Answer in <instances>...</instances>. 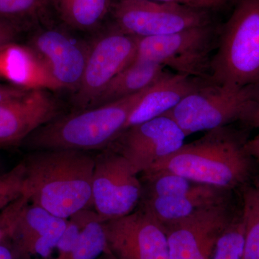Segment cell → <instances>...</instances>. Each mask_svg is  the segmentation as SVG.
I'll return each instance as SVG.
<instances>
[{"label":"cell","instance_id":"obj_10","mask_svg":"<svg viewBox=\"0 0 259 259\" xmlns=\"http://www.w3.org/2000/svg\"><path fill=\"white\" fill-rule=\"evenodd\" d=\"M186 137L173 119L162 115L125 129L109 147L124 156L140 175L180 149Z\"/></svg>","mask_w":259,"mask_h":259},{"label":"cell","instance_id":"obj_26","mask_svg":"<svg viewBox=\"0 0 259 259\" xmlns=\"http://www.w3.org/2000/svg\"><path fill=\"white\" fill-rule=\"evenodd\" d=\"M89 209L76 213L68 219L67 225L56 246V255L54 259L70 258L86 221Z\"/></svg>","mask_w":259,"mask_h":259},{"label":"cell","instance_id":"obj_23","mask_svg":"<svg viewBox=\"0 0 259 259\" xmlns=\"http://www.w3.org/2000/svg\"><path fill=\"white\" fill-rule=\"evenodd\" d=\"M244 228L241 213L236 214L217 242L211 259H243Z\"/></svg>","mask_w":259,"mask_h":259},{"label":"cell","instance_id":"obj_24","mask_svg":"<svg viewBox=\"0 0 259 259\" xmlns=\"http://www.w3.org/2000/svg\"><path fill=\"white\" fill-rule=\"evenodd\" d=\"M51 5V0H0V18L15 23L20 19L41 16Z\"/></svg>","mask_w":259,"mask_h":259},{"label":"cell","instance_id":"obj_3","mask_svg":"<svg viewBox=\"0 0 259 259\" xmlns=\"http://www.w3.org/2000/svg\"><path fill=\"white\" fill-rule=\"evenodd\" d=\"M148 89L102 106L59 115L33 131L22 144L30 151L105 149L123 132L130 115Z\"/></svg>","mask_w":259,"mask_h":259},{"label":"cell","instance_id":"obj_1","mask_svg":"<svg viewBox=\"0 0 259 259\" xmlns=\"http://www.w3.org/2000/svg\"><path fill=\"white\" fill-rule=\"evenodd\" d=\"M23 161V194L30 202L64 219L93 208L92 184L95 156L91 153L40 150L30 151Z\"/></svg>","mask_w":259,"mask_h":259},{"label":"cell","instance_id":"obj_15","mask_svg":"<svg viewBox=\"0 0 259 259\" xmlns=\"http://www.w3.org/2000/svg\"><path fill=\"white\" fill-rule=\"evenodd\" d=\"M68 219L56 217L29 202L22 211L11 238L27 259H54Z\"/></svg>","mask_w":259,"mask_h":259},{"label":"cell","instance_id":"obj_8","mask_svg":"<svg viewBox=\"0 0 259 259\" xmlns=\"http://www.w3.org/2000/svg\"><path fill=\"white\" fill-rule=\"evenodd\" d=\"M110 12L116 28L139 38L212 24L209 11L153 0H117Z\"/></svg>","mask_w":259,"mask_h":259},{"label":"cell","instance_id":"obj_2","mask_svg":"<svg viewBox=\"0 0 259 259\" xmlns=\"http://www.w3.org/2000/svg\"><path fill=\"white\" fill-rule=\"evenodd\" d=\"M246 141L228 125L217 127L184 144L148 171L174 172L198 183L231 191L249 179L252 158L245 151Z\"/></svg>","mask_w":259,"mask_h":259},{"label":"cell","instance_id":"obj_9","mask_svg":"<svg viewBox=\"0 0 259 259\" xmlns=\"http://www.w3.org/2000/svg\"><path fill=\"white\" fill-rule=\"evenodd\" d=\"M138 37L115 25L90 45L86 66L73 105L77 110L88 108L107 83L134 61Z\"/></svg>","mask_w":259,"mask_h":259},{"label":"cell","instance_id":"obj_17","mask_svg":"<svg viewBox=\"0 0 259 259\" xmlns=\"http://www.w3.org/2000/svg\"><path fill=\"white\" fill-rule=\"evenodd\" d=\"M161 65L144 60L134 61L116 75L88 108H94L132 96L152 86L168 74Z\"/></svg>","mask_w":259,"mask_h":259},{"label":"cell","instance_id":"obj_14","mask_svg":"<svg viewBox=\"0 0 259 259\" xmlns=\"http://www.w3.org/2000/svg\"><path fill=\"white\" fill-rule=\"evenodd\" d=\"M50 94L40 89L0 103V144L23 142L35 130L59 115Z\"/></svg>","mask_w":259,"mask_h":259},{"label":"cell","instance_id":"obj_30","mask_svg":"<svg viewBox=\"0 0 259 259\" xmlns=\"http://www.w3.org/2000/svg\"><path fill=\"white\" fill-rule=\"evenodd\" d=\"M18 31L16 23L0 18V50L9 46L14 40Z\"/></svg>","mask_w":259,"mask_h":259},{"label":"cell","instance_id":"obj_22","mask_svg":"<svg viewBox=\"0 0 259 259\" xmlns=\"http://www.w3.org/2000/svg\"><path fill=\"white\" fill-rule=\"evenodd\" d=\"M241 213L244 228L243 259H259V185L243 189Z\"/></svg>","mask_w":259,"mask_h":259},{"label":"cell","instance_id":"obj_33","mask_svg":"<svg viewBox=\"0 0 259 259\" xmlns=\"http://www.w3.org/2000/svg\"><path fill=\"white\" fill-rule=\"evenodd\" d=\"M245 148L250 157L254 158L259 163V134L253 139L247 140Z\"/></svg>","mask_w":259,"mask_h":259},{"label":"cell","instance_id":"obj_20","mask_svg":"<svg viewBox=\"0 0 259 259\" xmlns=\"http://www.w3.org/2000/svg\"><path fill=\"white\" fill-rule=\"evenodd\" d=\"M51 5L68 26L91 31L103 21L111 9V0H51Z\"/></svg>","mask_w":259,"mask_h":259},{"label":"cell","instance_id":"obj_13","mask_svg":"<svg viewBox=\"0 0 259 259\" xmlns=\"http://www.w3.org/2000/svg\"><path fill=\"white\" fill-rule=\"evenodd\" d=\"M34 56L40 61L46 81L51 88L75 92L82 79L90 46H82L60 30H42L31 42Z\"/></svg>","mask_w":259,"mask_h":259},{"label":"cell","instance_id":"obj_27","mask_svg":"<svg viewBox=\"0 0 259 259\" xmlns=\"http://www.w3.org/2000/svg\"><path fill=\"white\" fill-rule=\"evenodd\" d=\"M29 202L28 197L23 194L20 198L0 211V242L12 236L17 221Z\"/></svg>","mask_w":259,"mask_h":259},{"label":"cell","instance_id":"obj_31","mask_svg":"<svg viewBox=\"0 0 259 259\" xmlns=\"http://www.w3.org/2000/svg\"><path fill=\"white\" fill-rule=\"evenodd\" d=\"M0 259H27L19 250L11 236L0 242Z\"/></svg>","mask_w":259,"mask_h":259},{"label":"cell","instance_id":"obj_25","mask_svg":"<svg viewBox=\"0 0 259 259\" xmlns=\"http://www.w3.org/2000/svg\"><path fill=\"white\" fill-rule=\"evenodd\" d=\"M25 180L23 160L10 171L0 174V211L23 195Z\"/></svg>","mask_w":259,"mask_h":259},{"label":"cell","instance_id":"obj_11","mask_svg":"<svg viewBox=\"0 0 259 259\" xmlns=\"http://www.w3.org/2000/svg\"><path fill=\"white\" fill-rule=\"evenodd\" d=\"M235 216L226 202L163 226L171 259L212 258L218 239Z\"/></svg>","mask_w":259,"mask_h":259},{"label":"cell","instance_id":"obj_32","mask_svg":"<svg viewBox=\"0 0 259 259\" xmlns=\"http://www.w3.org/2000/svg\"><path fill=\"white\" fill-rule=\"evenodd\" d=\"M28 90L23 88H13V87L0 86V103L22 96Z\"/></svg>","mask_w":259,"mask_h":259},{"label":"cell","instance_id":"obj_29","mask_svg":"<svg viewBox=\"0 0 259 259\" xmlns=\"http://www.w3.org/2000/svg\"><path fill=\"white\" fill-rule=\"evenodd\" d=\"M240 121L248 127L259 129V88Z\"/></svg>","mask_w":259,"mask_h":259},{"label":"cell","instance_id":"obj_4","mask_svg":"<svg viewBox=\"0 0 259 259\" xmlns=\"http://www.w3.org/2000/svg\"><path fill=\"white\" fill-rule=\"evenodd\" d=\"M210 81L231 88L259 84V0H236L219 30Z\"/></svg>","mask_w":259,"mask_h":259},{"label":"cell","instance_id":"obj_19","mask_svg":"<svg viewBox=\"0 0 259 259\" xmlns=\"http://www.w3.org/2000/svg\"><path fill=\"white\" fill-rule=\"evenodd\" d=\"M141 175L143 197H192L230 192L219 187L198 183L174 172L158 170L146 171Z\"/></svg>","mask_w":259,"mask_h":259},{"label":"cell","instance_id":"obj_21","mask_svg":"<svg viewBox=\"0 0 259 259\" xmlns=\"http://www.w3.org/2000/svg\"><path fill=\"white\" fill-rule=\"evenodd\" d=\"M110 253L105 222L93 209H89L79 238L69 259H99Z\"/></svg>","mask_w":259,"mask_h":259},{"label":"cell","instance_id":"obj_12","mask_svg":"<svg viewBox=\"0 0 259 259\" xmlns=\"http://www.w3.org/2000/svg\"><path fill=\"white\" fill-rule=\"evenodd\" d=\"M105 227L115 259H171L165 228L141 208Z\"/></svg>","mask_w":259,"mask_h":259},{"label":"cell","instance_id":"obj_16","mask_svg":"<svg viewBox=\"0 0 259 259\" xmlns=\"http://www.w3.org/2000/svg\"><path fill=\"white\" fill-rule=\"evenodd\" d=\"M206 81L207 80L168 73L148 89L130 115L124 131L164 115Z\"/></svg>","mask_w":259,"mask_h":259},{"label":"cell","instance_id":"obj_6","mask_svg":"<svg viewBox=\"0 0 259 259\" xmlns=\"http://www.w3.org/2000/svg\"><path fill=\"white\" fill-rule=\"evenodd\" d=\"M258 88H231L207 81L163 115L173 119L187 136L223 127L241 120Z\"/></svg>","mask_w":259,"mask_h":259},{"label":"cell","instance_id":"obj_7","mask_svg":"<svg viewBox=\"0 0 259 259\" xmlns=\"http://www.w3.org/2000/svg\"><path fill=\"white\" fill-rule=\"evenodd\" d=\"M131 163L120 153L107 147L95 156L92 203L103 222L136 210L143 197V185Z\"/></svg>","mask_w":259,"mask_h":259},{"label":"cell","instance_id":"obj_34","mask_svg":"<svg viewBox=\"0 0 259 259\" xmlns=\"http://www.w3.org/2000/svg\"><path fill=\"white\" fill-rule=\"evenodd\" d=\"M106 254V253H105ZM105 254H104L103 255H102L101 257H100L99 259H105Z\"/></svg>","mask_w":259,"mask_h":259},{"label":"cell","instance_id":"obj_28","mask_svg":"<svg viewBox=\"0 0 259 259\" xmlns=\"http://www.w3.org/2000/svg\"><path fill=\"white\" fill-rule=\"evenodd\" d=\"M153 1L164 2V3H175L194 8V9L214 10L221 9L233 0H153Z\"/></svg>","mask_w":259,"mask_h":259},{"label":"cell","instance_id":"obj_5","mask_svg":"<svg viewBox=\"0 0 259 259\" xmlns=\"http://www.w3.org/2000/svg\"><path fill=\"white\" fill-rule=\"evenodd\" d=\"M218 36L219 29L212 23L168 35L138 37L135 59L152 61L176 74L210 81Z\"/></svg>","mask_w":259,"mask_h":259},{"label":"cell","instance_id":"obj_18","mask_svg":"<svg viewBox=\"0 0 259 259\" xmlns=\"http://www.w3.org/2000/svg\"><path fill=\"white\" fill-rule=\"evenodd\" d=\"M229 192L181 197H143L141 208L161 226L180 222L201 209L228 202Z\"/></svg>","mask_w":259,"mask_h":259}]
</instances>
